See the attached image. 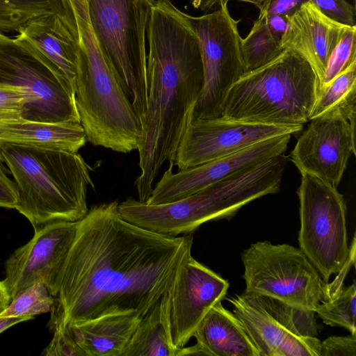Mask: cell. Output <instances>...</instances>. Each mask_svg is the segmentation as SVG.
Returning <instances> with one entry per match:
<instances>
[{"mask_svg": "<svg viewBox=\"0 0 356 356\" xmlns=\"http://www.w3.org/2000/svg\"><path fill=\"white\" fill-rule=\"evenodd\" d=\"M117 200L92 206L57 275L54 305L67 325L106 316L141 318L192 255V234L170 236L124 220Z\"/></svg>", "mask_w": 356, "mask_h": 356, "instance_id": "6da1fadb", "label": "cell"}, {"mask_svg": "<svg viewBox=\"0 0 356 356\" xmlns=\"http://www.w3.org/2000/svg\"><path fill=\"white\" fill-rule=\"evenodd\" d=\"M147 37V106L140 119V174L134 184L144 202L164 163L173 164L204 80L199 41L188 14L168 0L155 1Z\"/></svg>", "mask_w": 356, "mask_h": 356, "instance_id": "7a4b0ae2", "label": "cell"}, {"mask_svg": "<svg viewBox=\"0 0 356 356\" xmlns=\"http://www.w3.org/2000/svg\"><path fill=\"white\" fill-rule=\"evenodd\" d=\"M0 152L16 185L15 209L34 229L87 213L88 188L94 184L92 168L79 154L6 142H0Z\"/></svg>", "mask_w": 356, "mask_h": 356, "instance_id": "3957f363", "label": "cell"}, {"mask_svg": "<svg viewBox=\"0 0 356 356\" xmlns=\"http://www.w3.org/2000/svg\"><path fill=\"white\" fill-rule=\"evenodd\" d=\"M321 86L309 62L291 49L268 64L243 73L227 92L222 117L275 125L310 120Z\"/></svg>", "mask_w": 356, "mask_h": 356, "instance_id": "277c9868", "label": "cell"}, {"mask_svg": "<svg viewBox=\"0 0 356 356\" xmlns=\"http://www.w3.org/2000/svg\"><path fill=\"white\" fill-rule=\"evenodd\" d=\"M77 51L75 102L86 140L127 154L138 149L140 119L103 54L88 22L72 31Z\"/></svg>", "mask_w": 356, "mask_h": 356, "instance_id": "5b68a950", "label": "cell"}, {"mask_svg": "<svg viewBox=\"0 0 356 356\" xmlns=\"http://www.w3.org/2000/svg\"><path fill=\"white\" fill-rule=\"evenodd\" d=\"M109 67L141 119L147 106L146 35L155 0H86Z\"/></svg>", "mask_w": 356, "mask_h": 356, "instance_id": "8992f818", "label": "cell"}, {"mask_svg": "<svg viewBox=\"0 0 356 356\" xmlns=\"http://www.w3.org/2000/svg\"><path fill=\"white\" fill-rule=\"evenodd\" d=\"M241 261L246 293L313 311L322 302L330 300L328 282L300 248L258 241L242 252Z\"/></svg>", "mask_w": 356, "mask_h": 356, "instance_id": "52a82bcc", "label": "cell"}, {"mask_svg": "<svg viewBox=\"0 0 356 356\" xmlns=\"http://www.w3.org/2000/svg\"><path fill=\"white\" fill-rule=\"evenodd\" d=\"M0 82L25 90L24 120L81 122L68 82L19 35L8 37L0 31Z\"/></svg>", "mask_w": 356, "mask_h": 356, "instance_id": "ba28073f", "label": "cell"}, {"mask_svg": "<svg viewBox=\"0 0 356 356\" xmlns=\"http://www.w3.org/2000/svg\"><path fill=\"white\" fill-rule=\"evenodd\" d=\"M300 227L299 248L325 282L343 267L349 255L347 208L337 188L323 179L301 174L297 191Z\"/></svg>", "mask_w": 356, "mask_h": 356, "instance_id": "9c48e42d", "label": "cell"}, {"mask_svg": "<svg viewBox=\"0 0 356 356\" xmlns=\"http://www.w3.org/2000/svg\"><path fill=\"white\" fill-rule=\"evenodd\" d=\"M199 17L188 15L197 37L203 66V86L195 104L193 119L222 115V106L232 86L244 73L240 51V20L234 19L227 3Z\"/></svg>", "mask_w": 356, "mask_h": 356, "instance_id": "30bf717a", "label": "cell"}, {"mask_svg": "<svg viewBox=\"0 0 356 356\" xmlns=\"http://www.w3.org/2000/svg\"><path fill=\"white\" fill-rule=\"evenodd\" d=\"M240 207L238 193L227 179L220 180L179 200L149 205L127 197L118 203L120 216L127 222L157 234H189L209 221L230 219Z\"/></svg>", "mask_w": 356, "mask_h": 356, "instance_id": "8fae6325", "label": "cell"}, {"mask_svg": "<svg viewBox=\"0 0 356 356\" xmlns=\"http://www.w3.org/2000/svg\"><path fill=\"white\" fill-rule=\"evenodd\" d=\"M302 127L245 122L222 116L193 119L179 143L173 165L178 170L194 167L272 137L298 134Z\"/></svg>", "mask_w": 356, "mask_h": 356, "instance_id": "7c38bea8", "label": "cell"}, {"mask_svg": "<svg viewBox=\"0 0 356 356\" xmlns=\"http://www.w3.org/2000/svg\"><path fill=\"white\" fill-rule=\"evenodd\" d=\"M289 159L300 172L314 175L337 188L352 154L355 155V127L334 105L310 120Z\"/></svg>", "mask_w": 356, "mask_h": 356, "instance_id": "4fadbf2b", "label": "cell"}, {"mask_svg": "<svg viewBox=\"0 0 356 356\" xmlns=\"http://www.w3.org/2000/svg\"><path fill=\"white\" fill-rule=\"evenodd\" d=\"M227 280L192 255L168 291V332L172 346L187 344L207 312L227 294Z\"/></svg>", "mask_w": 356, "mask_h": 356, "instance_id": "5bb4252c", "label": "cell"}, {"mask_svg": "<svg viewBox=\"0 0 356 356\" xmlns=\"http://www.w3.org/2000/svg\"><path fill=\"white\" fill-rule=\"evenodd\" d=\"M77 223L59 220L35 228L32 238L10 254L3 281L11 298L19 290L40 282L54 296L56 279L75 237Z\"/></svg>", "mask_w": 356, "mask_h": 356, "instance_id": "9a60e30c", "label": "cell"}, {"mask_svg": "<svg viewBox=\"0 0 356 356\" xmlns=\"http://www.w3.org/2000/svg\"><path fill=\"white\" fill-rule=\"evenodd\" d=\"M291 134L272 137L238 152L173 172L172 163L163 173L145 202L149 205L168 204L192 194L245 168L284 154Z\"/></svg>", "mask_w": 356, "mask_h": 356, "instance_id": "2e32d148", "label": "cell"}, {"mask_svg": "<svg viewBox=\"0 0 356 356\" xmlns=\"http://www.w3.org/2000/svg\"><path fill=\"white\" fill-rule=\"evenodd\" d=\"M259 356H319L318 337L297 336L288 331L261 305L254 294L227 298Z\"/></svg>", "mask_w": 356, "mask_h": 356, "instance_id": "e0dca14e", "label": "cell"}, {"mask_svg": "<svg viewBox=\"0 0 356 356\" xmlns=\"http://www.w3.org/2000/svg\"><path fill=\"white\" fill-rule=\"evenodd\" d=\"M346 26L324 15L309 1L289 17L280 46L283 51L291 49L303 56L321 84L328 60Z\"/></svg>", "mask_w": 356, "mask_h": 356, "instance_id": "ac0fdd59", "label": "cell"}, {"mask_svg": "<svg viewBox=\"0 0 356 356\" xmlns=\"http://www.w3.org/2000/svg\"><path fill=\"white\" fill-rule=\"evenodd\" d=\"M18 33L56 67L75 93L76 47L59 15L50 14L32 19Z\"/></svg>", "mask_w": 356, "mask_h": 356, "instance_id": "d6986e66", "label": "cell"}, {"mask_svg": "<svg viewBox=\"0 0 356 356\" xmlns=\"http://www.w3.org/2000/svg\"><path fill=\"white\" fill-rule=\"evenodd\" d=\"M193 337L209 356H259L240 320L222 301L207 312Z\"/></svg>", "mask_w": 356, "mask_h": 356, "instance_id": "ffe728a7", "label": "cell"}, {"mask_svg": "<svg viewBox=\"0 0 356 356\" xmlns=\"http://www.w3.org/2000/svg\"><path fill=\"white\" fill-rule=\"evenodd\" d=\"M140 318L120 314L67 326L86 356H120Z\"/></svg>", "mask_w": 356, "mask_h": 356, "instance_id": "44dd1931", "label": "cell"}, {"mask_svg": "<svg viewBox=\"0 0 356 356\" xmlns=\"http://www.w3.org/2000/svg\"><path fill=\"white\" fill-rule=\"evenodd\" d=\"M86 141L85 131L79 122L24 120L0 127V142L78 152Z\"/></svg>", "mask_w": 356, "mask_h": 356, "instance_id": "7402d4cb", "label": "cell"}, {"mask_svg": "<svg viewBox=\"0 0 356 356\" xmlns=\"http://www.w3.org/2000/svg\"><path fill=\"white\" fill-rule=\"evenodd\" d=\"M168 291L143 318L120 356H179L172 346L168 319Z\"/></svg>", "mask_w": 356, "mask_h": 356, "instance_id": "603a6c76", "label": "cell"}, {"mask_svg": "<svg viewBox=\"0 0 356 356\" xmlns=\"http://www.w3.org/2000/svg\"><path fill=\"white\" fill-rule=\"evenodd\" d=\"M240 51L244 73L268 64L283 51L270 33L264 15H259L248 35L241 39Z\"/></svg>", "mask_w": 356, "mask_h": 356, "instance_id": "cb8c5ba5", "label": "cell"}, {"mask_svg": "<svg viewBox=\"0 0 356 356\" xmlns=\"http://www.w3.org/2000/svg\"><path fill=\"white\" fill-rule=\"evenodd\" d=\"M61 10L60 0H0V31L18 32L31 19Z\"/></svg>", "mask_w": 356, "mask_h": 356, "instance_id": "d4e9b609", "label": "cell"}, {"mask_svg": "<svg viewBox=\"0 0 356 356\" xmlns=\"http://www.w3.org/2000/svg\"><path fill=\"white\" fill-rule=\"evenodd\" d=\"M255 296L264 308L288 331L300 337H317L318 327L315 311L299 308L268 296Z\"/></svg>", "mask_w": 356, "mask_h": 356, "instance_id": "484cf974", "label": "cell"}, {"mask_svg": "<svg viewBox=\"0 0 356 356\" xmlns=\"http://www.w3.org/2000/svg\"><path fill=\"white\" fill-rule=\"evenodd\" d=\"M323 323L332 327L346 329L356 334V284L343 287L339 295L331 301L322 302L315 310Z\"/></svg>", "mask_w": 356, "mask_h": 356, "instance_id": "4316f807", "label": "cell"}, {"mask_svg": "<svg viewBox=\"0 0 356 356\" xmlns=\"http://www.w3.org/2000/svg\"><path fill=\"white\" fill-rule=\"evenodd\" d=\"M54 302L45 284L36 283L17 291L0 317L32 319L35 315L51 312Z\"/></svg>", "mask_w": 356, "mask_h": 356, "instance_id": "83f0119b", "label": "cell"}, {"mask_svg": "<svg viewBox=\"0 0 356 356\" xmlns=\"http://www.w3.org/2000/svg\"><path fill=\"white\" fill-rule=\"evenodd\" d=\"M356 87V61L327 83L320 86L310 120L333 106Z\"/></svg>", "mask_w": 356, "mask_h": 356, "instance_id": "f1b7e54d", "label": "cell"}, {"mask_svg": "<svg viewBox=\"0 0 356 356\" xmlns=\"http://www.w3.org/2000/svg\"><path fill=\"white\" fill-rule=\"evenodd\" d=\"M356 61V26H346L328 60L321 85L330 81Z\"/></svg>", "mask_w": 356, "mask_h": 356, "instance_id": "f546056e", "label": "cell"}, {"mask_svg": "<svg viewBox=\"0 0 356 356\" xmlns=\"http://www.w3.org/2000/svg\"><path fill=\"white\" fill-rule=\"evenodd\" d=\"M51 318L49 321L50 328L54 332V337L49 344L43 350L44 356H86L75 341L70 329L64 323L59 310L53 305Z\"/></svg>", "mask_w": 356, "mask_h": 356, "instance_id": "4dcf8cb0", "label": "cell"}, {"mask_svg": "<svg viewBox=\"0 0 356 356\" xmlns=\"http://www.w3.org/2000/svg\"><path fill=\"white\" fill-rule=\"evenodd\" d=\"M25 90L0 82V127L24 121Z\"/></svg>", "mask_w": 356, "mask_h": 356, "instance_id": "1f68e13d", "label": "cell"}, {"mask_svg": "<svg viewBox=\"0 0 356 356\" xmlns=\"http://www.w3.org/2000/svg\"><path fill=\"white\" fill-rule=\"evenodd\" d=\"M330 19L348 26H355V7L346 0H309Z\"/></svg>", "mask_w": 356, "mask_h": 356, "instance_id": "d6a6232c", "label": "cell"}, {"mask_svg": "<svg viewBox=\"0 0 356 356\" xmlns=\"http://www.w3.org/2000/svg\"><path fill=\"white\" fill-rule=\"evenodd\" d=\"M254 5L266 17L272 15L291 17L309 0H239Z\"/></svg>", "mask_w": 356, "mask_h": 356, "instance_id": "836d02e7", "label": "cell"}, {"mask_svg": "<svg viewBox=\"0 0 356 356\" xmlns=\"http://www.w3.org/2000/svg\"><path fill=\"white\" fill-rule=\"evenodd\" d=\"M356 334L332 336L321 341L319 356H355Z\"/></svg>", "mask_w": 356, "mask_h": 356, "instance_id": "e575fe53", "label": "cell"}, {"mask_svg": "<svg viewBox=\"0 0 356 356\" xmlns=\"http://www.w3.org/2000/svg\"><path fill=\"white\" fill-rule=\"evenodd\" d=\"M10 174L0 152V207L15 209L17 191L15 181L8 176Z\"/></svg>", "mask_w": 356, "mask_h": 356, "instance_id": "d590c367", "label": "cell"}, {"mask_svg": "<svg viewBox=\"0 0 356 356\" xmlns=\"http://www.w3.org/2000/svg\"><path fill=\"white\" fill-rule=\"evenodd\" d=\"M289 23V17L283 15H272L266 17V24L273 37L280 42Z\"/></svg>", "mask_w": 356, "mask_h": 356, "instance_id": "8d00e7d4", "label": "cell"}, {"mask_svg": "<svg viewBox=\"0 0 356 356\" xmlns=\"http://www.w3.org/2000/svg\"><path fill=\"white\" fill-rule=\"evenodd\" d=\"M28 320L22 317H0V333L15 324Z\"/></svg>", "mask_w": 356, "mask_h": 356, "instance_id": "74e56055", "label": "cell"}, {"mask_svg": "<svg viewBox=\"0 0 356 356\" xmlns=\"http://www.w3.org/2000/svg\"><path fill=\"white\" fill-rule=\"evenodd\" d=\"M11 300L3 281H0V313L7 308Z\"/></svg>", "mask_w": 356, "mask_h": 356, "instance_id": "f35d334b", "label": "cell"}, {"mask_svg": "<svg viewBox=\"0 0 356 356\" xmlns=\"http://www.w3.org/2000/svg\"><path fill=\"white\" fill-rule=\"evenodd\" d=\"M191 1L195 8H200L202 10H209L212 8V0H191Z\"/></svg>", "mask_w": 356, "mask_h": 356, "instance_id": "ab89813d", "label": "cell"}, {"mask_svg": "<svg viewBox=\"0 0 356 356\" xmlns=\"http://www.w3.org/2000/svg\"><path fill=\"white\" fill-rule=\"evenodd\" d=\"M229 0H212V2H211V6L212 8L213 7L214 5H216V3H227Z\"/></svg>", "mask_w": 356, "mask_h": 356, "instance_id": "60d3db41", "label": "cell"}]
</instances>
